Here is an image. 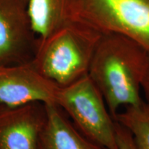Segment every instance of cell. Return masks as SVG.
Here are the masks:
<instances>
[{
    "label": "cell",
    "instance_id": "1",
    "mask_svg": "<svg viewBox=\"0 0 149 149\" xmlns=\"http://www.w3.org/2000/svg\"><path fill=\"white\" fill-rule=\"evenodd\" d=\"M148 66L149 53L135 41L117 33H102L88 75L115 120L122 109L144 102L142 85Z\"/></svg>",
    "mask_w": 149,
    "mask_h": 149
},
{
    "label": "cell",
    "instance_id": "2",
    "mask_svg": "<svg viewBox=\"0 0 149 149\" xmlns=\"http://www.w3.org/2000/svg\"><path fill=\"white\" fill-rule=\"evenodd\" d=\"M102 35L82 19L70 22L45 38L37 37L31 62L46 79L66 86L88 74Z\"/></svg>",
    "mask_w": 149,
    "mask_h": 149
},
{
    "label": "cell",
    "instance_id": "3",
    "mask_svg": "<svg viewBox=\"0 0 149 149\" xmlns=\"http://www.w3.org/2000/svg\"><path fill=\"white\" fill-rule=\"evenodd\" d=\"M55 104L85 137L108 149H118L117 122L88 74L58 87Z\"/></svg>",
    "mask_w": 149,
    "mask_h": 149
},
{
    "label": "cell",
    "instance_id": "4",
    "mask_svg": "<svg viewBox=\"0 0 149 149\" xmlns=\"http://www.w3.org/2000/svg\"><path fill=\"white\" fill-rule=\"evenodd\" d=\"M81 19L102 33L124 35L149 53V0H82Z\"/></svg>",
    "mask_w": 149,
    "mask_h": 149
},
{
    "label": "cell",
    "instance_id": "5",
    "mask_svg": "<svg viewBox=\"0 0 149 149\" xmlns=\"http://www.w3.org/2000/svg\"><path fill=\"white\" fill-rule=\"evenodd\" d=\"M37 36L22 0H0V66L32 61Z\"/></svg>",
    "mask_w": 149,
    "mask_h": 149
},
{
    "label": "cell",
    "instance_id": "6",
    "mask_svg": "<svg viewBox=\"0 0 149 149\" xmlns=\"http://www.w3.org/2000/svg\"><path fill=\"white\" fill-rule=\"evenodd\" d=\"M58 87L41 74L31 61L0 66L1 105L17 107L31 102L55 104Z\"/></svg>",
    "mask_w": 149,
    "mask_h": 149
},
{
    "label": "cell",
    "instance_id": "7",
    "mask_svg": "<svg viewBox=\"0 0 149 149\" xmlns=\"http://www.w3.org/2000/svg\"><path fill=\"white\" fill-rule=\"evenodd\" d=\"M46 122L45 104H0V149H40Z\"/></svg>",
    "mask_w": 149,
    "mask_h": 149
},
{
    "label": "cell",
    "instance_id": "8",
    "mask_svg": "<svg viewBox=\"0 0 149 149\" xmlns=\"http://www.w3.org/2000/svg\"><path fill=\"white\" fill-rule=\"evenodd\" d=\"M26 8L33 31L43 39L81 19L82 0H27Z\"/></svg>",
    "mask_w": 149,
    "mask_h": 149
},
{
    "label": "cell",
    "instance_id": "9",
    "mask_svg": "<svg viewBox=\"0 0 149 149\" xmlns=\"http://www.w3.org/2000/svg\"><path fill=\"white\" fill-rule=\"evenodd\" d=\"M46 122L40 149H108L85 137L55 104H45Z\"/></svg>",
    "mask_w": 149,
    "mask_h": 149
},
{
    "label": "cell",
    "instance_id": "10",
    "mask_svg": "<svg viewBox=\"0 0 149 149\" xmlns=\"http://www.w3.org/2000/svg\"><path fill=\"white\" fill-rule=\"evenodd\" d=\"M115 120L129 130L139 149H149V108L144 102L121 110Z\"/></svg>",
    "mask_w": 149,
    "mask_h": 149
},
{
    "label": "cell",
    "instance_id": "11",
    "mask_svg": "<svg viewBox=\"0 0 149 149\" xmlns=\"http://www.w3.org/2000/svg\"><path fill=\"white\" fill-rule=\"evenodd\" d=\"M117 137L118 149H139L129 130L117 122Z\"/></svg>",
    "mask_w": 149,
    "mask_h": 149
},
{
    "label": "cell",
    "instance_id": "12",
    "mask_svg": "<svg viewBox=\"0 0 149 149\" xmlns=\"http://www.w3.org/2000/svg\"><path fill=\"white\" fill-rule=\"evenodd\" d=\"M142 96L144 103L149 108V66L142 85Z\"/></svg>",
    "mask_w": 149,
    "mask_h": 149
},
{
    "label": "cell",
    "instance_id": "13",
    "mask_svg": "<svg viewBox=\"0 0 149 149\" xmlns=\"http://www.w3.org/2000/svg\"><path fill=\"white\" fill-rule=\"evenodd\" d=\"M22 1H23L24 2H25L26 3V2H27V0H22Z\"/></svg>",
    "mask_w": 149,
    "mask_h": 149
}]
</instances>
